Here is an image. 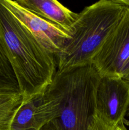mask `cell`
<instances>
[{
	"mask_svg": "<svg viewBox=\"0 0 129 130\" xmlns=\"http://www.w3.org/2000/svg\"><path fill=\"white\" fill-rule=\"evenodd\" d=\"M0 42L26 101L44 92L56 74L55 56L46 50L0 1Z\"/></svg>",
	"mask_w": 129,
	"mask_h": 130,
	"instance_id": "cell-1",
	"label": "cell"
},
{
	"mask_svg": "<svg viewBox=\"0 0 129 130\" xmlns=\"http://www.w3.org/2000/svg\"><path fill=\"white\" fill-rule=\"evenodd\" d=\"M126 9L116 0H101L85 8L71 26L70 38L56 55V73L91 65Z\"/></svg>",
	"mask_w": 129,
	"mask_h": 130,
	"instance_id": "cell-2",
	"label": "cell"
},
{
	"mask_svg": "<svg viewBox=\"0 0 129 130\" xmlns=\"http://www.w3.org/2000/svg\"><path fill=\"white\" fill-rule=\"evenodd\" d=\"M100 77L92 65L56 73L46 90L56 102V116L41 130H87Z\"/></svg>",
	"mask_w": 129,
	"mask_h": 130,
	"instance_id": "cell-3",
	"label": "cell"
},
{
	"mask_svg": "<svg viewBox=\"0 0 129 130\" xmlns=\"http://www.w3.org/2000/svg\"><path fill=\"white\" fill-rule=\"evenodd\" d=\"M129 57V8L92 58L100 77H121Z\"/></svg>",
	"mask_w": 129,
	"mask_h": 130,
	"instance_id": "cell-4",
	"label": "cell"
},
{
	"mask_svg": "<svg viewBox=\"0 0 129 130\" xmlns=\"http://www.w3.org/2000/svg\"><path fill=\"white\" fill-rule=\"evenodd\" d=\"M94 115L114 127L124 122L129 109V82L121 77H101L94 97Z\"/></svg>",
	"mask_w": 129,
	"mask_h": 130,
	"instance_id": "cell-5",
	"label": "cell"
},
{
	"mask_svg": "<svg viewBox=\"0 0 129 130\" xmlns=\"http://www.w3.org/2000/svg\"><path fill=\"white\" fill-rule=\"evenodd\" d=\"M5 8L18 20L48 52L56 57L70 34L45 19L35 15L13 0H0Z\"/></svg>",
	"mask_w": 129,
	"mask_h": 130,
	"instance_id": "cell-6",
	"label": "cell"
},
{
	"mask_svg": "<svg viewBox=\"0 0 129 130\" xmlns=\"http://www.w3.org/2000/svg\"><path fill=\"white\" fill-rule=\"evenodd\" d=\"M57 103L46 90L26 101H22L14 115L10 130H41L55 119Z\"/></svg>",
	"mask_w": 129,
	"mask_h": 130,
	"instance_id": "cell-7",
	"label": "cell"
},
{
	"mask_svg": "<svg viewBox=\"0 0 129 130\" xmlns=\"http://www.w3.org/2000/svg\"><path fill=\"white\" fill-rule=\"evenodd\" d=\"M16 2L35 15L55 24L69 33L78 13L56 0H17Z\"/></svg>",
	"mask_w": 129,
	"mask_h": 130,
	"instance_id": "cell-8",
	"label": "cell"
},
{
	"mask_svg": "<svg viewBox=\"0 0 129 130\" xmlns=\"http://www.w3.org/2000/svg\"><path fill=\"white\" fill-rule=\"evenodd\" d=\"M22 101L20 93L0 94V130H10L13 118Z\"/></svg>",
	"mask_w": 129,
	"mask_h": 130,
	"instance_id": "cell-9",
	"label": "cell"
},
{
	"mask_svg": "<svg viewBox=\"0 0 129 130\" xmlns=\"http://www.w3.org/2000/svg\"><path fill=\"white\" fill-rule=\"evenodd\" d=\"M18 93L16 77L0 42V94Z\"/></svg>",
	"mask_w": 129,
	"mask_h": 130,
	"instance_id": "cell-10",
	"label": "cell"
},
{
	"mask_svg": "<svg viewBox=\"0 0 129 130\" xmlns=\"http://www.w3.org/2000/svg\"><path fill=\"white\" fill-rule=\"evenodd\" d=\"M116 127L110 125L94 114L90 119L87 130H115Z\"/></svg>",
	"mask_w": 129,
	"mask_h": 130,
	"instance_id": "cell-11",
	"label": "cell"
},
{
	"mask_svg": "<svg viewBox=\"0 0 129 130\" xmlns=\"http://www.w3.org/2000/svg\"><path fill=\"white\" fill-rule=\"evenodd\" d=\"M121 77L129 82V57L123 67Z\"/></svg>",
	"mask_w": 129,
	"mask_h": 130,
	"instance_id": "cell-12",
	"label": "cell"
},
{
	"mask_svg": "<svg viewBox=\"0 0 129 130\" xmlns=\"http://www.w3.org/2000/svg\"><path fill=\"white\" fill-rule=\"evenodd\" d=\"M115 130H128L126 129V126L125 125V122H122V123H120L116 127V129Z\"/></svg>",
	"mask_w": 129,
	"mask_h": 130,
	"instance_id": "cell-13",
	"label": "cell"
},
{
	"mask_svg": "<svg viewBox=\"0 0 129 130\" xmlns=\"http://www.w3.org/2000/svg\"><path fill=\"white\" fill-rule=\"evenodd\" d=\"M116 1L126 7L129 8V0H116Z\"/></svg>",
	"mask_w": 129,
	"mask_h": 130,
	"instance_id": "cell-14",
	"label": "cell"
},
{
	"mask_svg": "<svg viewBox=\"0 0 129 130\" xmlns=\"http://www.w3.org/2000/svg\"><path fill=\"white\" fill-rule=\"evenodd\" d=\"M127 114H128V118H129V109H128V110Z\"/></svg>",
	"mask_w": 129,
	"mask_h": 130,
	"instance_id": "cell-15",
	"label": "cell"
}]
</instances>
